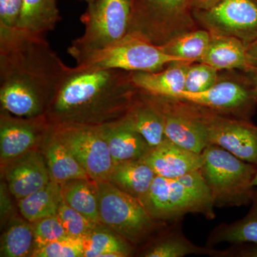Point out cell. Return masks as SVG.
Here are the masks:
<instances>
[{
    "mask_svg": "<svg viewBox=\"0 0 257 257\" xmlns=\"http://www.w3.org/2000/svg\"><path fill=\"white\" fill-rule=\"evenodd\" d=\"M69 69L45 35L0 28L2 110L21 117L46 114Z\"/></svg>",
    "mask_w": 257,
    "mask_h": 257,
    "instance_id": "cell-1",
    "label": "cell"
},
{
    "mask_svg": "<svg viewBox=\"0 0 257 257\" xmlns=\"http://www.w3.org/2000/svg\"><path fill=\"white\" fill-rule=\"evenodd\" d=\"M131 72L70 67L47 109L53 126H99L121 119L136 99Z\"/></svg>",
    "mask_w": 257,
    "mask_h": 257,
    "instance_id": "cell-2",
    "label": "cell"
},
{
    "mask_svg": "<svg viewBox=\"0 0 257 257\" xmlns=\"http://www.w3.org/2000/svg\"><path fill=\"white\" fill-rule=\"evenodd\" d=\"M156 221H180L186 214L216 217L214 202L200 170L176 179L157 176L142 201Z\"/></svg>",
    "mask_w": 257,
    "mask_h": 257,
    "instance_id": "cell-3",
    "label": "cell"
},
{
    "mask_svg": "<svg viewBox=\"0 0 257 257\" xmlns=\"http://www.w3.org/2000/svg\"><path fill=\"white\" fill-rule=\"evenodd\" d=\"M202 155L200 170L215 207H239L251 203L256 166L216 145H208Z\"/></svg>",
    "mask_w": 257,
    "mask_h": 257,
    "instance_id": "cell-4",
    "label": "cell"
},
{
    "mask_svg": "<svg viewBox=\"0 0 257 257\" xmlns=\"http://www.w3.org/2000/svg\"><path fill=\"white\" fill-rule=\"evenodd\" d=\"M131 16V0L89 3L80 18L84 33L73 40L67 52L78 64L94 52L117 43L128 35Z\"/></svg>",
    "mask_w": 257,
    "mask_h": 257,
    "instance_id": "cell-5",
    "label": "cell"
},
{
    "mask_svg": "<svg viewBox=\"0 0 257 257\" xmlns=\"http://www.w3.org/2000/svg\"><path fill=\"white\" fill-rule=\"evenodd\" d=\"M95 182L101 224L133 244L147 239L156 227V220L141 201L108 181Z\"/></svg>",
    "mask_w": 257,
    "mask_h": 257,
    "instance_id": "cell-6",
    "label": "cell"
},
{
    "mask_svg": "<svg viewBox=\"0 0 257 257\" xmlns=\"http://www.w3.org/2000/svg\"><path fill=\"white\" fill-rule=\"evenodd\" d=\"M182 61L165 53L158 45L128 35L117 43L89 55L77 66L86 69L152 72L162 70L172 62Z\"/></svg>",
    "mask_w": 257,
    "mask_h": 257,
    "instance_id": "cell-7",
    "label": "cell"
},
{
    "mask_svg": "<svg viewBox=\"0 0 257 257\" xmlns=\"http://www.w3.org/2000/svg\"><path fill=\"white\" fill-rule=\"evenodd\" d=\"M192 0H131L128 35L164 45L175 35V25L192 18Z\"/></svg>",
    "mask_w": 257,
    "mask_h": 257,
    "instance_id": "cell-8",
    "label": "cell"
},
{
    "mask_svg": "<svg viewBox=\"0 0 257 257\" xmlns=\"http://www.w3.org/2000/svg\"><path fill=\"white\" fill-rule=\"evenodd\" d=\"M143 92L163 116L166 138L184 148L202 154L209 141L200 107L177 98Z\"/></svg>",
    "mask_w": 257,
    "mask_h": 257,
    "instance_id": "cell-9",
    "label": "cell"
},
{
    "mask_svg": "<svg viewBox=\"0 0 257 257\" xmlns=\"http://www.w3.org/2000/svg\"><path fill=\"white\" fill-rule=\"evenodd\" d=\"M52 133L68 149L92 180H107L114 163L99 126H52Z\"/></svg>",
    "mask_w": 257,
    "mask_h": 257,
    "instance_id": "cell-10",
    "label": "cell"
},
{
    "mask_svg": "<svg viewBox=\"0 0 257 257\" xmlns=\"http://www.w3.org/2000/svg\"><path fill=\"white\" fill-rule=\"evenodd\" d=\"M192 17L211 35L235 37L247 47L257 39V4L253 0H222Z\"/></svg>",
    "mask_w": 257,
    "mask_h": 257,
    "instance_id": "cell-11",
    "label": "cell"
},
{
    "mask_svg": "<svg viewBox=\"0 0 257 257\" xmlns=\"http://www.w3.org/2000/svg\"><path fill=\"white\" fill-rule=\"evenodd\" d=\"M177 99L202 106L217 114L250 121L257 105V97L246 76L242 80H220L204 92L183 91Z\"/></svg>",
    "mask_w": 257,
    "mask_h": 257,
    "instance_id": "cell-12",
    "label": "cell"
},
{
    "mask_svg": "<svg viewBox=\"0 0 257 257\" xmlns=\"http://www.w3.org/2000/svg\"><path fill=\"white\" fill-rule=\"evenodd\" d=\"M199 107L207 128L209 145L220 147L257 167V126L248 120L224 116Z\"/></svg>",
    "mask_w": 257,
    "mask_h": 257,
    "instance_id": "cell-13",
    "label": "cell"
},
{
    "mask_svg": "<svg viewBox=\"0 0 257 257\" xmlns=\"http://www.w3.org/2000/svg\"><path fill=\"white\" fill-rule=\"evenodd\" d=\"M1 111L0 155L3 162H9L30 151L42 135L52 130L45 114L21 117Z\"/></svg>",
    "mask_w": 257,
    "mask_h": 257,
    "instance_id": "cell-14",
    "label": "cell"
},
{
    "mask_svg": "<svg viewBox=\"0 0 257 257\" xmlns=\"http://www.w3.org/2000/svg\"><path fill=\"white\" fill-rule=\"evenodd\" d=\"M5 178L8 189L18 200L45 187L50 182L45 157L34 150L8 162Z\"/></svg>",
    "mask_w": 257,
    "mask_h": 257,
    "instance_id": "cell-15",
    "label": "cell"
},
{
    "mask_svg": "<svg viewBox=\"0 0 257 257\" xmlns=\"http://www.w3.org/2000/svg\"><path fill=\"white\" fill-rule=\"evenodd\" d=\"M142 160L155 175L167 179L179 178L200 170L203 164L202 154L184 148L167 139L150 148Z\"/></svg>",
    "mask_w": 257,
    "mask_h": 257,
    "instance_id": "cell-16",
    "label": "cell"
},
{
    "mask_svg": "<svg viewBox=\"0 0 257 257\" xmlns=\"http://www.w3.org/2000/svg\"><path fill=\"white\" fill-rule=\"evenodd\" d=\"M114 163L143 158L150 149L146 140L123 119L99 125Z\"/></svg>",
    "mask_w": 257,
    "mask_h": 257,
    "instance_id": "cell-17",
    "label": "cell"
},
{
    "mask_svg": "<svg viewBox=\"0 0 257 257\" xmlns=\"http://www.w3.org/2000/svg\"><path fill=\"white\" fill-rule=\"evenodd\" d=\"M191 63L193 62H175L158 72H131L132 82L144 92L175 98L184 91L186 75Z\"/></svg>",
    "mask_w": 257,
    "mask_h": 257,
    "instance_id": "cell-18",
    "label": "cell"
},
{
    "mask_svg": "<svg viewBox=\"0 0 257 257\" xmlns=\"http://www.w3.org/2000/svg\"><path fill=\"white\" fill-rule=\"evenodd\" d=\"M122 118L146 140L150 148L157 146L167 139L160 111L140 89L136 99Z\"/></svg>",
    "mask_w": 257,
    "mask_h": 257,
    "instance_id": "cell-19",
    "label": "cell"
},
{
    "mask_svg": "<svg viewBox=\"0 0 257 257\" xmlns=\"http://www.w3.org/2000/svg\"><path fill=\"white\" fill-rule=\"evenodd\" d=\"M211 35L205 53L198 62L207 64L216 69L246 71L249 68L246 47L241 40L229 36Z\"/></svg>",
    "mask_w": 257,
    "mask_h": 257,
    "instance_id": "cell-20",
    "label": "cell"
},
{
    "mask_svg": "<svg viewBox=\"0 0 257 257\" xmlns=\"http://www.w3.org/2000/svg\"><path fill=\"white\" fill-rule=\"evenodd\" d=\"M155 177L154 171L140 159L114 163L106 181L142 202Z\"/></svg>",
    "mask_w": 257,
    "mask_h": 257,
    "instance_id": "cell-21",
    "label": "cell"
},
{
    "mask_svg": "<svg viewBox=\"0 0 257 257\" xmlns=\"http://www.w3.org/2000/svg\"><path fill=\"white\" fill-rule=\"evenodd\" d=\"M45 155L51 181L59 184L72 179H91L68 149L52 133L47 135Z\"/></svg>",
    "mask_w": 257,
    "mask_h": 257,
    "instance_id": "cell-22",
    "label": "cell"
},
{
    "mask_svg": "<svg viewBox=\"0 0 257 257\" xmlns=\"http://www.w3.org/2000/svg\"><path fill=\"white\" fill-rule=\"evenodd\" d=\"M171 230L165 236L157 239L147 247L141 255L145 257H183L188 255H208L225 257V250L196 245L184 236L179 228Z\"/></svg>",
    "mask_w": 257,
    "mask_h": 257,
    "instance_id": "cell-23",
    "label": "cell"
},
{
    "mask_svg": "<svg viewBox=\"0 0 257 257\" xmlns=\"http://www.w3.org/2000/svg\"><path fill=\"white\" fill-rule=\"evenodd\" d=\"M60 20L57 0H22L16 28L45 35L52 31Z\"/></svg>",
    "mask_w": 257,
    "mask_h": 257,
    "instance_id": "cell-24",
    "label": "cell"
},
{
    "mask_svg": "<svg viewBox=\"0 0 257 257\" xmlns=\"http://www.w3.org/2000/svg\"><path fill=\"white\" fill-rule=\"evenodd\" d=\"M251 203V209L242 219L216 226L209 234L206 246L214 247L224 242L257 243V192L255 190Z\"/></svg>",
    "mask_w": 257,
    "mask_h": 257,
    "instance_id": "cell-25",
    "label": "cell"
},
{
    "mask_svg": "<svg viewBox=\"0 0 257 257\" xmlns=\"http://www.w3.org/2000/svg\"><path fill=\"white\" fill-rule=\"evenodd\" d=\"M84 257H125L133 253L132 243L98 224L82 238Z\"/></svg>",
    "mask_w": 257,
    "mask_h": 257,
    "instance_id": "cell-26",
    "label": "cell"
},
{
    "mask_svg": "<svg viewBox=\"0 0 257 257\" xmlns=\"http://www.w3.org/2000/svg\"><path fill=\"white\" fill-rule=\"evenodd\" d=\"M64 202L96 224H101L97 188L92 179H77L61 184Z\"/></svg>",
    "mask_w": 257,
    "mask_h": 257,
    "instance_id": "cell-27",
    "label": "cell"
},
{
    "mask_svg": "<svg viewBox=\"0 0 257 257\" xmlns=\"http://www.w3.org/2000/svg\"><path fill=\"white\" fill-rule=\"evenodd\" d=\"M62 200L61 184L50 181L43 188L18 200V207L24 219L32 223L57 215Z\"/></svg>",
    "mask_w": 257,
    "mask_h": 257,
    "instance_id": "cell-28",
    "label": "cell"
},
{
    "mask_svg": "<svg viewBox=\"0 0 257 257\" xmlns=\"http://www.w3.org/2000/svg\"><path fill=\"white\" fill-rule=\"evenodd\" d=\"M35 237L32 223L20 217L10 219L2 236L1 256L25 257L32 255Z\"/></svg>",
    "mask_w": 257,
    "mask_h": 257,
    "instance_id": "cell-29",
    "label": "cell"
},
{
    "mask_svg": "<svg viewBox=\"0 0 257 257\" xmlns=\"http://www.w3.org/2000/svg\"><path fill=\"white\" fill-rule=\"evenodd\" d=\"M211 35L207 30H196L174 37L164 45L161 50L167 55L185 62H199L207 50Z\"/></svg>",
    "mask_w": 257,
    "mask_h": 257,
    "instance_id": "cell-30",
    "label": "cell"
},
{
    "mask_svg": "<svg viewBox=\"0 0 257 257\" xmlns=\"http://www.w3.org/2000/svg\"><path fill=\"white\" fill-rule=\"evenodd\" d=\"M61 224L69 236L80 238L92 231L98 224L69 206L64 200L61 203L57 214Z\"/></svg>",
    "mask_w": 257,
    "mask_h": 257,
    "instance_id": "cell-31",
    "label": "cell"
},
{
    "mask_svg": "<svg viewBox=\"0 0 257 257\" xmlns=\"http://www.w3.org/2000/svg\"><path fill=\"white\" fill-rule=\"evenodd\" d=\"M218 70L207 64H190L186 75L184 91L192 93L204 92L219 80Z\"/></svg>",
    "mask_w": 257,
    "mask_h": 257,
    "instance_id": "cell-32",
    "label": "cell"
},
{
    "mask_svg": "<svg viewBox=\"0 0 257 257\" xmlns=\"http://www.w3.org/2000/svg\"><path fill=\"white\" fill-rule=\"evenodd\" d=\"M32 225L35 237L34 251L69 236L57 215L39 219Z\"/></svg>",
    "mask_w": 257,
    "mask_h": 257,
    "instance_id": "cell-33",
    "label": "cell"
},
{
    "mask_svg": "<svg viewBox=\"0 0 257 257\" xmlns=\"http://www.w3.org/2000/svg\"><path fill=\"white\" fill-rule=\"evenodd\" d=\"M35 257H84L82 239L66 236L35 250Z\"/></svg>",
    "mask_w": 257,
    "mask_h": 257,
    "instance_id": "cell-34",
    "label": "cell"
},
{
    "mask_svg": "<svg viewBox=\"0 0 257 257\" xmlns=\"http://www.w3.org/2000/svg\"><path fill=\"white\" fill-rule=\"evenodd\" d=\"M22 0H0V28H16Z\"/></svg>",
    "mask_w": 257,
    "mask_h": 257,
    "instance_id": "cell-35",
    "label": "cell"
},
{
    "mask_svg": "<svg viewBox=\"0 0 257 257\" xmlns=\"http://www.w3.org/2000/svg\"><path fill=\"white\" fill-rule=\"evenodd\" d=\"M225 251V257H257V243H235Z\"/></svg>",
    "mask_w": 257,
    "mask_h": 257,
    "instance_id": "cell-36",
    "label": "cell"
},
{
    "mask_svg": "<svg viewBox=\"0 0 257 257\" xmlns=\"http://www.w3.org/2000/svg\"><path fill=\"white\" fill-rule=\"evenodd\" d=\"M246 58L248 66L257 69V39L246 47Z\"/></svg>",
    "mask_w": 257,
    "mask_h": 257,
    "instance_id": "cell-37",
    "label": "cell"
},
{
    "mask_svg": "<svg viewBox=\"0 0 257 257\" xmlns=\"http://www.w3.org/2000/svg\"><path fill=\"white\" fill-rule=\"evenodd\" d=\"M222 0H192L191 7L193 10H207L220 3Z\"/></svg>",
    "mask_w": 257,
    "mask_h": 257,
    "instance_id": "cell-38",
    "label": "cell"
},
{
    "mask_svg": "<svg viewBox=\"0 0 257 257\" xmlns=\"http://www.w3.org/2000/svg\"><path fill=\"white\" fill-rule=\"evenodd\" d=\"M245 76L247 78L248 82L252 86L253 90L257 97V69L249 67V68L244 71Z\"/></svg>",
    "mask_w": 257,
    "mask_h": 257,
    "instance_id": "cell-39",
    "label": "cell"
},
{
    "mask_svg": "<svg viewBox=\"0 0 257 257\" xmlns=\"http://www.w3.org/2000/svg\"><path fill=\"white\" fill-rule=\"evenodd\" d=\"M253 186L254 187H257V173L253 180Z\"/></svg>",
    "mask_w": 257,
    "mask_h": 257,
    "instance_id": "cell-40",
    "label": "cell"
},
{
    "mask_svg": "<svg viewBox=\"0 0 257 257\" xmlns=\"http://www.w3.org/2000/svg\"><path fill=\"white\" fill-rule=\"evenodd\" d=\"M83 1L86 2L87 4H89V3H92V2L95 1V0H83Z\"/></svg>",
    "mask_w": 257,
    "mask_h": 257,
    "instance_id": "cell-41",
    "label": "cell"
},
{
    "mask_svg": "<svg viewBox=\"0 0 257 257\" xmlns=\"http://www.w3.org/2000/svg\"><path fill=\"white\" fill-rule=\"evenodd\" d=\"M253 1H254V2H255V3H256V4H257V0H253Z\"/></svg>",
    "mask_w": 257,
    "mask_h": 257,
    "instance_id": "cell-42",
    "label": "cell"
}]
</instances>
